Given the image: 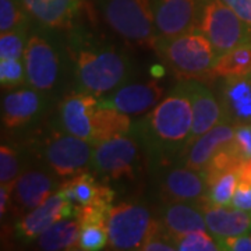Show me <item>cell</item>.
<instances>
[{
	"label": "cell",
	"instance_id": "cell-1",
	"mask_svg": "<svg viewBox=\"0 0 251 251\" xmlns=\"http://www.w3.org/2000/svg\"><path fill=\"white\" fill-rule=\"evenodd\" d=\"M193 128V106L186 81L140 120L133 122L131 133L143 147L150 169L159 171L177 163L187 148Z\"/></svg>",
	"mask_w": 251,
	"mask_h": 251
},
{
	"label": "cell",
	"instance_id": "cell-2",
	"mask_svg": "<svg viewBox=\"0 0 251 251\" xmlns=\"http://www.w3.org/2000/svg\"><path fill=\"white\" fill-rule=\"evenodd\" d=\"M73 92L105 97L131 81L134 64L123 48L97 35L75 29L66 41Z\"/></svg>",
	"mask_w": 251,
	"mask_h": 251
},
{
	"label": "cell",
	"instance_id": "cell-3",
	"mask_svg": "<svg viewBox=\"0 0 251 251\" xmlns=\"http://www.w3.org/2000/svg\"><path fill=\"white\" fill-rule=\"evenodd\" d=\"M60 127L92 145L108 138L131 131V119L115 109L99 105L97 97L84 92H72L59 106Z\"/></svg>",
	"mask_w": 251,
	"mask_h": 251
},
{
	"label": "cell",
	"instance_id": "cell-4",
	"mask_svg": "<svg viewBox=\"0 0 251 251\" xmlns=\"http://www.w3.org/2000/svg\"><path fill=\"white\" fill-rule=\"evenodd\" d=\"M152 49L179 81L212 78L218 56L197 28L173 38H158Z\"/></svg>",
	"mask_w": 251,
	"mask_h": 251
},
{
	"label": "cell",
	"instance_id": "cell-5",
	"mask_svg": "<svg viewBox=\"0 0 251 251\" xmlns=\"http://www.w3.org/2000/svg\"><path fill=\"white\" fill-rule=\"evenodd\" d=\"M23 60L28 85L46 95L62 85L70 70L66 45L50 34V29L42 27L29 32Z\"/></svg>",
	"mask_w": 251,
	"mask_h": 251
},
{
	"label": "cell",
	"instance_id": "cell-6",
	"mask_svg": "<svg viewBox=\"0 0 251 251\" xmlns=\"http://www.w3.org/2000/svg\"><path fill=\"white\" fill-rule=\"evenodd\" d=\"M108 27L130 45L153 48L158 39L152 0H97Z\"/></svg>",
	"mask_w": 251,
	"mask_h": 251
},
{
	"label": "cell",
	"instance_id": "cell-7",
	"mask_svg": "<svg viewBox=\"0 0 251 251\" xmlns=\"http://www.w3.org/2000/svg\"><path fill=\"white\" fill-rule=\"evenodd\" d=\"M144 161L143 147L130 131L94 145L91 169L105 181L134 180L143 171Z\"/></svg>",
	"mask_w": 251,
	"mask_h": 251
},
{
	"label": "cell",
	"instance_id": "cell-8",
	"mask_svg": "<svg viewBox=\"0 0 251 251\" xmlns=\"http://www.w3.org/2000/svg\"><path fill=\"white\" fill-rule=\"evenodd\" d=\"M197 29L209 39L218 57L251 44V28L222 0H200Z\"/></svg>",
	"mask_w": 251,
	"mask_h": 251
},
{
	"label": "cell",
	"instance_id": "cell-9",
	"mask_svg": "<svg viewBox=\"0 0 251 251\" xmlns=\"http://www.w3.org/2000/svg\"><path fill=\"white\" fill-rule=\"evenodd\" d=\"M39 158L59 179L69 180L91 168L94 145L64 130H52L38 144Z\"/></svg>",
	"mask_w": 251,
	"mask_h": 251
},
{
	"label": "cell",
	"instance_id": "cell-10",
	"mask_svg": "<svg viewBox=\"0 0 251 251\" xmlns=\"http://www.w3.org/2000/svg\"><path fill=\"white\" fill-rule=\"evenodd\" d=\"M106 225L112 250H141L158 221L140 202H120L110 208Z\"/></svg>",
	"mask_w": 251,
	"mask_h": 251
},
{
	"label": "cell",
	"instance_id": "cell-11",
	"mask_svg": "<svg viewBox=\"0 0 251 251\" xmlns=\"http://www.w3.org/2000/svg\"><path fill=\"white\" fill-rule=\"evenodd\" d=\"M156 172L159 173L156 190L163 202H191L205 205L208 183L202 172L177 163L165 166Z\"/></svg>",
	"mask_w": 251,
	"mask_h": 251
},
{
	"label": "cell",
	"instance_id": "cell-12",
	"mask_svg": "<svg viewBox=\"0 0 251 251\" xmlns=\"http://www.w3.org/2000/svg\"><path fill=\"white\" fill-rule=\"evenodd\" d=\"M49 95L34 87L10 88L1 98V123L10 131L27 128L44 116Z\"/></svg>",
	"mask_w": 251,
	"mask_h": 251
},
{
	"label": "cell",
	"instance_id": "cell-13",
	"mask_svg": "<svg viewBox=\"0 0 251 251\" xmlns=\"http://www.w3.org/2000/svg\"><path fill=\"white\" fill-rule=\"evenodd\" d=\"M77 205L59 190L41 205L18 218L14 224V237L18 242L28 244L36 240L54 222L66 218H75Z\"/></svg>",
	"mask_w": 251,
	"mask_h": 251
},
{
	"label": "cell",
	"instance_id": "cell-14",
	"mask_svg": "<svg viewBox=\"0 0 251 251\" xmlns=\"http://www.w3.org/2000/svg\"><path fill=\"white\" fill-rule=\"evenodd\" d=\"M57 179V176H52L44 169L23 171L11 193L9 212L16 218H21L41 205L59 190L60 183Z\"/></svg>",
	"mask_w": 251,
	"mask_h": 251
},
{
	"label": "cell",
	"instance_id": "cell-15",
	"mask_svg": "<svg viewBox=\"0 0 251 251\" xmlns=\"http://www.w3.org/2000/svg\"><path fill=\"white\" fill-rule=\"evenodd\" d=\"M163 92V87L156 80L127 82L98 100L100 106L115 109L127 116L145 115L161 102Z\"/></svg>",
	"mask_w": 251,
	"mask_h": 251
},
{
	"label": "cell",
	"instance_id": "cell-16",
	"mask_svg": "<svg viewBox=\"0 0 251 251\" xmlns=\"http://www.w3.org/2000/svg\"><path fill=\"white\" fill-rule=\"evenodd\" d=\"M158 38H173L197 28L200 0H152Z\"/></svg>",
	"mask_w": 251,
	"mask_h": 251
},
{
	"label": "cell",
	"instance_id": "cell-17",
	"mask_svg": "<svg viewBox=\"0 0 251 251\" xmlns=\"http://www.w3.org/2000/svg\"><path fill=\"white\" fill-rule=\"evenodd\" d=\"M186 82L193 106V128L188 141V145H191L198 137L224 120V110L219 97L204 82L200 80H186Z\"/></svg>",
	"mask_w": 251,
	"mask_h": 251
},
{
	"label": "cell",
	"instance_id": "cell-18",
	"mask_svg": "<svg viewBox=\"0 0 251 251\" xmlns=\"http://www.w3.org/2000/svg\"><path fill=\"white\" fill-rule=\"evenodd\" d=\"M236 126L227 120L219 122L205 134L198 137L181 155L177 165H184L194 171H202L211 158L224 147L233 143Z\"/></svg>",
	"mask_w": 251,
	"mask_h": 251
},
{
	"label": "cell",
	"instance_id": "cell-19",
	"mask_svg": "<svg viewBox=\"0 0 251 251\" xmlns=\"http://www.w3.org/2000/svg\"><path fill=\"white\" fill-rule=\"evenodd\" d=\"M218 97L224 120L234 126H251V73L242 77L224 78Z\"/></svg>",
	"mask_w": 251,
	"mask_h": 251
},
{
	"label": "cell",
	"instance_id": "cell-20",
	"mask_svg": "<svg viewBox=\"0 0 251 251\" xmlns=\"http://www.w3.org/2000/svg\"><path fill=\"white\" fill-rule=\"evenodd\" d=\"M24 7L39 27L60 31L70 29L78 16L81 0H21Z\"/></svg>",
	"mask_w": 251,
	"mask_h": 251
},
{
	"label": "cell",
	"instance_id": "cell-21",
	"mask_svg": "<svg viewBox=\"0 0 251 251\" xmlns=\"http://www.w3.org/2000/svg\"><path fill=\"white\" fill-rule=\"evenodd\" d=\"M156 219L173 237L196 230H206L204 211L198 204L163 202L158 209Z\"/></svg>",
	"mask_w": 251,
	"mask_h": 251
},
{
	"label": "cell",
	"instance_id": "cell-22",
	"mask_svg": "<svg viewBox=\"0 0 251 251\" xmlns=\"http://www.w3.org/2000/svg\"><path fill=\"white\" fill-rule=\"evenodd\" d=\"M206 230L219 240L222 237L247 233L251 230V212L232 205L202 206Z\"/></svg>",
	"mask_w": 251,
	"mask_h": 251
},
{
	"label": "cell",
	"instance_id": "cell-23",
	"mask_svg": "<svg viewBox=\"0 0 251 251\" xmlns=\"http://www.w3.org/2000/svg\"><path fill=\"white\" fill-rule=\"evenodd\" d=\"M60 190L75 205L102 204L113 206L115 191L88 172H82L72 179L62 181Z\"/></svg>",
	"mask_w": 251,
	"mask_h": 251
},
{
	"label": "cell",
	"instance_id": "cell-24",
	"mask_svg": "<svg viewBox=\"0 0 251 251\" xmlns=\"http://www.w3.org/2000/svg\"><path fill=\"white\" fill-rule=\"evenodd\" d=\"M80 224L77 218H66L54 222L36 239L38 249L46 251L78 250Z\"/></svg>",
	"mask_w": 251,
	"mask_h": 251
},
{
	"label": "cell",
	"instance_id": "cell-25",
	"mask_svg": "<svg viewBox=\"0 0 251 251\" xmlns=\"http://www.w3.org/2000/svg\"><path fill=\"white\" fill-rule=\"evenodd\" d=\"M251 73V44L237 46L216 59L212 78H233Z\"/></svg>",
	"mask_w": 251,
	"mask_h": 251
},
{
	"label": "cell",
	"instance_id": "cell-26",
	"mask_svg": "<svg viewBox=\"0 0 251 251\" xmlns=\"http://www.w3.org/2000/svg\"><path fill=\"white\" fill-rule=\"evenodd\" d=\"M32 23L21 0H0V32L28 29Z\"/></svg>",
	"mask_w": 251,
	"mask_h": 251
},
{
	"label": "cell",
	"instance_id": "cell-27",
	"mask_svg": "<svg viewBox=\"0 0 251 251\" xmlns=\"http://www.w3.org/2000/svg\"><path fill=\"white\" fill-rule=\"evenodd\" d=\"M237 169L218 176L208 184L206 204L209 205H230L237 188Z\"/></svg>",
	"mask_w": 251,
	"mask_h": 251
},
{
	"label": "cell",
	"instance_id": "cell-28",
	"mask_svg": "<svg viewBox=\"0 0 251 251\" xmlns=\"http://www.w3.org/2000/svg\"><path fill=\"white\" fill-rule=\"evenodd\" d=\"M21 153L17 147L1 144L0 147V186L14 188L16 181L23 173Z\"/></svg>",
	"mask_w": 251,
	"mask_h": 251
},
{
	"label": "cell",
	"instance_id": "cell-29",
	"mask_svg": "<svg viewBox=\"0 0 251 251\" xmlns=\"http://www.w3.org/2000/svg\"><path fill=\"white\" fill-rule=\"evenodd\" d=\"M242 163L243 162L240 161V158L234 152L232 144H229V145L224 147L221 151H218L201 172L205 176L206 183L209 184L212 180L226 172L239 169Z\"/></svg>",
	"mask_w": 251,
	"mask_h": 251
},
{
	"label": "cell",
	"instance_id": "cell-30",
	"mask_svg": "<svg viewBox=\"0 0 251 251\" xmlns=\"http://www.w3.org/2000/svg\"><path fill=\"white\" fill-rule=\"evenodd\" d=\"M109 244L108 225L87 224L80 226L78 250L99 251L103 250Z\"/></svg>",
	"mask_w": 251,
	"mask_h": 251
},
{
	"label": "cell",
	"instance_id": "cell-31",
	"mask_svg": "<svg viewBox=\"0 0 251 251\" xmlns=\"http://www.w3.org/2000/svg\"><path fill=\"white\" fill-rule=\"evenodd\" d=\"M176 250L180 251H216L219 250L215 237L208 230H196L175 237Z\"/></svg>",
	"mask_w": 251,
	"mask_h": 251
},
{
	"label": "cell",
	"instance_id": "cell-32",
	"mask_svg": "<svg viewBox=\"0 0 251 251\" xmlns=\"http://www.w3.org/2000/svg\"><path fill=\"white\" fill-rule=\"evenodd\" d=\"M28 36V29L0 32V59H23Z\"/></svg>",
	"mask_w": 251,
	"mask_h": 251
},
{
	"label": "cell",
	"instance_id": "cell-33",
	"mask_svg": "<svg viewBox=\"0 0 251 251\" xmlns=\"http://www.w3.org/2000/svg\"><path fill=\"white\" fill-rule=\"evenodd\" d=\"M0 84L3 90L27 84V73L23 59H0Z\"/></svg>",
	"mask_w": 251,
	"mask_h": 251
},
{
	"label": "cell",
	"instance_id": "cell-34",
	"mask_svg": "<svg viewBox=\"0 0 251 251\" xmlns=\"http://www.w3.org/2000/svg\"><path fill=\"white\" fill-rule=\"evenodd\" d=\"M158 221V219H156ZM176 244H175V237L168 233L161 224L158 222L156 227L153 229L151 236L144 243L141 251H175Z\"/></svg>",
	"mask_w": 251,
	"mask_h": 251
},
{
	"label": "cell",
	"instance_id": "cell-35",
	"mask_svg": "<svg viewBox=\"0 0 251 251\" xmlns=\"http://www.w3.org/2000/svg\"><path fill=\"white\" fill-rule=\"evenodd\" d=\"M234 152L240 158V161L246 162L251 159V126H236L234 138L232 143Z\"/></svg>",
	"mask_w": 251,
	"mask_h": 251
},
{
	"label": "cell",
	"instance_id": "cell-36",
	"mask_svg": "<svg viewBox=\"0 0 251 251\" xmlns=\"http://www.w3.org/2000/svg\"><path fill=\"white\" fill-rule=\"evenodd\" d=\"M218 242L219 250L224 251H251V233L236 234L222 237Z\"/></svg>",
	"mask_w": 251,
	"mask_h": 251
},
{
	"label": "cell",
	"instance_id": "cell-37",
	"mask_svg": "<svg viewBox=\"0 0 251 251\" xmlns=\"http://www.w3.org/2000/svg\"><path fill=\"white\" fill-rule=\"evenodd\" d=\"M230 205L251 212V183H237Z\"/></svg>",
	"mask_w": 251,
	"mask_h": 251
},
{
	"label": "cell",
	"instance_id": "cell-38",
	"mask_svg": "<svg viewBox=\"0 0 251 251\" xmlns=\"http://www.w3.org/2000/svg\"><path fill=\"white\" fill-rule=\"evenodd\" d=\"M251 28V0H222Z\"/></svg>",
	"mask_w": 251,
	"mask_h": 251
},
{
	"label": "cell",
	"instance_id": "cell-39",
	"mask_svg": "<svg viewBox=\"0 0 251 251\" xmlns=\"http://www.w3.org/2000/svg\"><path fill=\"white\" fill-rule=\"evenodd\" d=\"M151 73H152L155 78H159V77H162V74H163V66H162V64L153 66L152 70H151Z\"/></svg>",
	"mask_w": 251,
	"mask_h": 251
}]
</instances>
